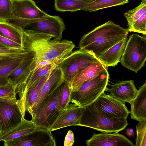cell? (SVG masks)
Returning <instances> with one entry per match:
<instances>
[{"label":"cell","mask_w":146,"mask_h":146,"mask_svg":"<svg viewBox=\"0 0 146 146\" xmlns=\"http://www.w3.org/2000/svg\"><path fill=\"white\" fill-rule=\"evenodd\" d=\"M23 48L33 53L37 62L56 61L71 53L75 45L70 40L54 39L53 35L30 30H23Z\"/></svg>","instance_id":"obj_1"},{"label":"cell","mask_w":146,"mask_h":146,"mask_svg":"<svg viewBox=\"0 0 146 146\" xmlns=\"http://www.w3.org/2000/svg\"><path fill=\"white\" fill-rule=\"evenodd\" d=\"M128 33V29L109 21L83 35L79 43L80 49L91 53L98 58L127 37Z\"/></svg>","instance_id":"obj_2"},{"label":"cell","mask_w":146,"mask_h":146,"mask_svg":"<svg viewBox=\"0 0 146 146\" xmlns=\"http://www.w3.org/2000/svg\"><path fill=\"white\" fill-rule=\"evenodd\" d=\"M128 124L127 119L111 118L103 114L93 102L85 108L80 126L103 133H113L123 130Z\"/></svg>","instance_id":"obj_3"},{"label":"cell","mask_w":146,"mask_h":146,"mask_svg":"<svg viewBox=\"0 0 146 146\" xmlns=\"http://www.w3.org/2000/svg\"><path fill=\"white\" fill-rule=\"evenodd\" d=\"M109 78L107 71L85 82L77 90L70 92L69 103H74L79 106L84 107L91 104L108 90Z\"/></svg>","instance_id":"obj_4"},{"label":"cell","mask_w":146,"mask_h":146,"mask_svg":"<svg viewBox=\"0 0 146 146\" xmlns=\"http://www.w3.org/2000/svg\"><path fill=\"white\" fill-rule=\"evenodd\" d=\"M146 60V37L136 34L129 37L120 62L135 73L144 66Z\"/></svg>","instance_id":"obj_5"},{"label":"cell","mask_w":146,"mask_h":146,"mask_svg":"<svg viewBox=\"0 0 146 146\" xmlns=\"http://www.w3.org/2000/svg\"><path fill=\"white\" fill-rule=\"evenodd\" d=\"M100 60L91 53L79 49L56 61L63 73L64 81L69 84L79 72L91 64Z\"/></svg>","instance_id":"obj_6"},{"label":"cell","mask_w":146,"mask_h":146,"mask_svg":"<svg viewBox=\"0 0 146 146\" xmlns=\"http://www.w3.org/2000/svg\"><path fill=\"white\" fill-rule=\"evenodd\" d=\"M62 83L47 96L36 109L31 120L37 127L50 130L57 119L62 110L59 105V98Z\"/></svg>","instance_id":"obj_7"},{"label":"cell","mask_w":146,"mask_h":146,"mask_svg":"<svg viewBox=\"0 0 146 146\" xmlns=\"http://www.w3.org/2000/svg\"><path fill=\"white\" fill-rule=\"evenodd\" d=\"M20 24L23 30H30L50 34L56 40H61L63 32L66 28L64 21L60 17L48 14L38 19L22 20Z\"/></svg>","instance_id":"obj_8"},{"label":"cell","mask_w":146,"mask_h":146,"mask_svg":"<svg viewBox=\"0 0 146 146\" xmlns=\"http://www.w3.org/2000/svg\"><path fill=\"white\" fill-rule=\"evenodd\" d=\"M57 66L56 61H43L37 62L35 59L17 84L16 92L18 93L19 98Z\"/></svg>","instance_id":"obj_9"},{"label":"cell","mask_w":146,"mask_h":146,"mask_svg":"<svg viewBox=\"0 0 146 146\" xmlns=\"http://www.w3.org/2000/svg\"><path fill=\"white\" fill-rule=\"evenodd\" d=\"M24 118L17 99L0 98V135L19 125Z\"/></svg>","instance_id":"obj_10"},{"label":"cell","mask_w":146,"mask_h":146,"mask_svg":"<svg viewBox=\"0 0 146 146\" xmlns=\"http://www.w3.org/2000/svg\"><path fill=\"white\" fill-rule=\"evenodd\" d=\"M94 102L103 114L111 118L127 119L130 113L125 102L104 92Z\"/></svg>","instance_id":"obj_11"},{"label":"cell","mask_w":146,"mask_h":146,"mask_svg":"<svg viewBox=\"0 0 146 146\" xmlns=\"http://www.w3.org/2000/svg\"><path fill=\"white\" fill-rule=\"evenodd\" d=\"M85 107L71 103L60 112L57 119L50 128L51 131L66 127L80 126L81 118Z\"/></svg>","instance_id":"obj_12"},{"label":"cell","mask_w":146,"mask_h":146,"mask_svg":"<svg viewBox=\"0 0 146 146\" xmlns=\"http://www.w3.org/2000/svg\"><path fill=\"white\" fill-rule=\"evenodd\" d=\"M12 2L13 18L31 20L47 15L33 0H12Z\"/></svg>","instance_id":"obj_13"},{"label":"cell","mask_w":146,"mask_h":146,"mask_svg":"<svg viewBox=\"0 0 146 146\" xmlns=\"http://www.w3.org/2000/svg\"><path fill=\"white\" fill-rule=\"evenodd\" d=\"M64 81L62 71L60 68L57 66L52 71L40 90L30 113L32 117L41 102L48 95L55 91Z\"/></svg>","instance_id":"obj_14"},{"label":"cell","mask_w":146,"mask_h":146,"mask_svg":"<svg viewBox=\"0 0 146 146\" xmlns=\"http://www.w3.org/2000/svg\"><path fill=\"white\" fill-rule=\"evenodd\" d=\"M86 143L87 146H134L131 141L118 133H94Z\"/></svg>","instance_id":"obj_15"},{"label":"cell","mask_w":146,"mask_h":146,"mask_svg":"<svg viewBox=\"0 0 146 146\" xmlns=\"http://www.w3.org/2000/svg\"><path fill=\"white\" fill-rule=\"evenodd\" d=\"M108 67L101 60L91 64L78 74L68 84L70 92L77 90L85 82L108 71Z\"/></svg>","instance_id":"obj_16"},{"label":"cell","mask_w":146,"mask_h":146,"mask_svg":"<svg viewBox=\"0 0 146 146\" xmlns=\"http://www.w3.org/2000/svg\"><path fill=\"white\" fill-rule=\"evenodd\" d=\"M110 96L124 102L130 104L136 97L138 90L132 80L119 81L109 89Z\"/></svg>","instance_id":"obj_17"},{"label":"cell","mask_w":146,"mask_h":146,"mask_svg":"<svg viewBox=\"0 0 146 146\" xmlns=\"http://www.w3.org/2000/svg\"><path fill=\"white\" fill-rule=\"evenodd\" d=\"M52 71L42 77L33 87L28 90L17 100V104L24 117L26 112L29 113L38 95L40 90L49 78Z\"/></svg>","instance_id":"obj_18"},{"label":"cell","mask_w":146,"mask_h":146,"mask_svg":"<svg viewBox=\"0 0 146 146\" xmlns=\"http://www.w3.org/2000/svg\"><path fill=\"white\" fill-rule=\"evenodd\" d=\"M131 118L137 121L146 120V81L139 88L137 94L130 104Z\"/></svg>","instance_id":"obj_19"},{"label":"cell","mask_w":146,"mask_h":146,"mask_svg":"<svg viewBox=\"0 0 146 146\" xmlns=\"http://www.w3.org/2000/svg\"><path fill=\"white\" fill-rule=\"evenodd\" d=\"M128 38L126 37L98 57L108 67L114 66L120 62Z\"/></svg>","instance_id":"obj_20"},{"label":"cell","mask_w":146,"mask_h":146,"mask_svg":"<svg viewBox=\"0 0 146 146\" xmlns=\"http://www.w3.org/2000/svg\"><path fill=\"white\" fill-rule=\"evenodd\" d=\"M37 127L31 120L29 121L24 118L19 125L0 135V141L15 139L36 130Z\"/></svg>","instance_id":"obj_21"},{"label":"cell","mask_w":146,"mask_h":146,"mask_svg":"<svg viewBox=\"0 0 146 146\" xmlns=\"http://www.w3.org/2000/svg\"><path fill=\"white\" fill-rule=\"evenodd\" d=\"M23 30L20 27L7 21H0V35L23 46Z\"/></svg>","instance_id":"obj_22"},{"label":"cell","mask_w":146,"mask_h":146,"mask_svg":"<svg viewBox=\"0 0 146 146\" xmlns=\"http://www.w3.org/2000/svg\"><path fill=\"white\" fill-rule=\"evenodd\" d=\"M27 58L0 60V86L5 85L9 82L11 74L23 60Z\"/></svg>","instance_id":"obj_23"},{"label":"cell","mask_w":146,"mask_h":146,"mask_svg":"<svg viewBox=\"0 0 146 146\" xmlns=\"http://www.w3.org/2000/svg\"><path fill=\"white\" fill-rule=\"evenodd\" d=\"M89 2L83 0H55L54 7L57 11L74 12L82 10Z\"/></svg>","instance_id":"obj_24"},{"label":"cell","mask_w":146,"mask_h":146,"mask_svg":"<svg viewBox=\"0 0 146 146\" xmlns=\"http://www.w3.org/2000/svg\"><path fill=\"white\" fill-rule=\"evenodd\" d=\"M128 2L127 0H95L89 2L82 10L94 12L106 8L123 5Z\"/></svg>","instance_id":"obj_25"},{"label":"cell","mask_w":146,"mask_h":146,"mask_svg":"<svg viewBox=\"0 0 146 146\" xmlns=\"http://www.w3.org/2000/svg\"><path fill=\"white\" fill-rule=\"evenodd\" d=\"M34 56L23 60L11 74L9 80L16 84L27 71L34 60Z\"/></svg>","instance_id":"obj_26"},{"label":"cell","mask_w":146,"mask_h":146,"mask_svg":"<svg viewBox=\"0 0 146 146\" xmlns=\"http://www.w3.org/2000/svg\"><path fill=\"white\" fill-rule=\"evenodd\" d=\"M34 56L33 53L26 51L23 48L9 49H0V60L26 58Z\"/></svg>","instance_id":"obj_27"},{"label":"cell","mask_w":146,"mask_h":146,"mask_svg":"<svg viewBox=\"0 0 146 146\" xmlns=\"http://www.w3.org/2000/svg\"><path fill=\"white\" fill-rule=\"evenodd\" d=\"M146 12V4L141 1L140 4L133 9L124 13L128 22V28L131 27L143 14Z\"/></svg>","instance_id":"obj_28"},{"label":"cell","mask_w":146,"mask_h":146,"mask_svg":"<svg viewBox=\"0 0 146 146\" xmlns=\"http://www.w3.org/2000/svg\"><path fill=\"white\" fill-rule=\"evenodd\" d=\"M13 17L12 0H0V21H8Z\"/></svg>","instance_id":"obj_29"},{"label":"cell","mask_w":146,"mask_h":146,"mask_svg":"<svg viewBox=\"0 0 146 146\" xmlns=\"http://www.w3.org/2000/svg\"><path fill=\"white\" fill-rule=\"evenodd\" d=\"M137 137L135 146H146V120L139 121L136 125Z\"/></svg>","instance_id":"obj_30"},{"label":"cell","mask_w":146,"mask_h":146,"mask_svg":"<svg viewBox=\"0 0 146 146\" xmlns=\"http://www.w3.org/2000/svg\"><path fill=\"white\" fill-rule=\"evenodd\" d=\"M16 84L9 80L5 85L0 86V98L16 99Z\"/></svg>","instance_id":"obj_31"},{"label":"cell","mask_w":146,"mask_h":146,"mask_svg":"<svg viewBox=\"0 0 146 146\" xmlns=\"http://www.w3.org/2000/svg\"><path fill=\"white\" fill-rule=\"evenodd\" d=\"M70 92L68 83L64 81L62 84V90L59 98V105L62 110L66 108L70 104L69 100Z\"/></svg>","instance_id":"obj_32"},{"label":"cell","mask_w":146,"mask_h":146,"mask_svg":"<svg viewBox=\"0 0 146 146\" xmlns=\"http://www.w3.org/2000/svg\"><path fill=\"white\" fill-rule=\"evenodd\" d=\"M128 31L140 33L146 35V12L143 14L135 22L133 25L128 28Z\"/></svg>","instance_id":"obj_33"},{"label":"cell","mask_w":146,"mask_h":146,"mask_svg":"<svg viewBox=\"0 0 146 146\" xmlns=\"http://www.w3.org/2000/svg\"><path fill=\"white\" fill-rule=\"evenodd\" d=\"M0 42L11 49L23 48V46L20 44L0 35Z\"/></svg>","instance_id":"obj_34"},{"label":"cell","mask_w":146,"mask_h":146,"mask_svg":"<svg viewBox=\"0 0 146 146\" xmlns=\"http://www.w3.org/2000/svg\"><path fill=\"white\" fill-rule=\"evenodd\" d=\"M75 141L74 134L70 130L67 132L65 138L64 145V146H71Z\"/></svg>","instance_id":"obj_35"},{"label":"cell","mask_w":146,"mask_h":146,"mask_svg":"<svg viewBox=\"0 0 146 146\" xmlns=\"http://www.w3.org/2000/svg\"><path fill=\"white\" fill-rule=\"evenodd\" d=\"M125 134L130 137H134L135 135L133 129L131 128H127L126 129Z\"/></svg>","instance_id":"obj_36"},{"label":"cell","mask_w":146,"mask_h":146,"mask_svg":"<svg viewBox=\"0 0 146 146\" xmlns=\"http://www.w3.org/2000/svg\"><path fill=\"white\" fill-rule=\"evenodd\" d=\"M7 46L3 45L0 42V49H11Z\"/></svg>","instance_id":"obj_37"},{"label":"cell","mask_w":146,"mask_h":146,"mask_svg":"<svg viewBox=\"0 0 146 146\" xmlns=\"http://www.w3.org/2000/svg\"><path fill=\"white\" fill-rule=\"evenodd\" d=\"M83 0L87 1H89V2H91V1H95V0Z\"/></svg>","instance_id":"obj_38"},{"label":"cell","mask_w":146,"mask_h":146,"mask_svg":"<svg viewBox=\"0 0 146 146\" xmlns=\"http://www.w3.org/2000/svg\"><path fill=\"white\" fill-rule=\"evenodd\" d=\"M142 2H143L144 3L146 4V0H141Z\"/></svg>","instance_id":"obj_39"},{"label":"cell","mask_w":146,"mask_h":146,"mask_svg":"<svg viewBox=\"0 0 146 146\" xmlns=\"http://www.w3.org/2000/svg\"><path fill=\"white\" fill-rule=\"evenodd\" d=\"M128 1H129V0H127Z\"/></svg>","instance_id":"obj_40"}]
</instances>
